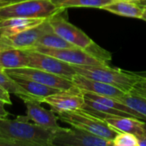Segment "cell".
<instances>
[{"mask_svg": "<svg viewBox=\"0 0 146 146\" xmlns=\"http://www.w3.org/2000/svg\"><path fill=\"white\" fill-rule=\"evenodd\" d=\"M55 131L30 123L26 116L0 118V145L51 146Z\"/></svg>", "mask_w": 146, "mask_h": 146, "instance_id": "obj_1", "label": "cell"}, {"mask_svg": "<svg viewBox=\"0 0 146 146\" xmlns=\"http://www.w3.org/2000/svg\"><path fill=\"white\" fill-rule=\"evenodd\" d=\"M77 74L114 86L126 93L133 91L140 77L133 72H126L109 65H73Z\"/></svg>", "mask_w": 146, "mask_h": 146, "instance_id": "obj_2", "label": "cell"}, {"mask_svg": "<svg viewBox=\"0 0 146 146\" xmlns=\"http://www.w3.org/2000/svg\"><path fill=\"white\" fill-rule=\"evenodd\" d=\"M61 10L52 0H23L0 5V21L14 17L48 19Z\"/></svg>", "mask_w": 146, "mask_h": 146, "instance_id": "obj_3", "label": "cell"}, {"mask_svg": "<svg viewBox=\"0 0 146 146\" xmlns=\"http://www.w3.org/2000/svg\"><path fill=\"white\" fill-rule=\"evenodd\" d=\"M56 115L58 120H61L71 127L85 130L111 141L118 133L116 130L112 128L103 119L97 117L84 110L65 111Z\"/></svg>", "mask_w": 146, "mask_h": 146, "instance_id": "obj_4", "label": "cell"}, {"mask_svg": "<svg viewBox=\"0 0 146 146\" xmlns=\"http://www.w3.org/2000/svg\"><path fill=\"white\" fill-rule=\"evenodd\" d=\"M112 141L74 127L56 129L51 146H111Z\"/></svg>", "mask_w": 146, "mask_h": 146, "instance_id": "obj_5", "label": "cell"}, {"mask_svg": "<svg viewBox=\"0 0 146 146\" xmlns=\"http://www.w3.org/2000/svg\"><path fill=\"white\" fill-rule=\"evenodd\" d=\"M64 10L65 9L61 10L48 18L53 31L73 45L84 50L87 49L94 41L81 29L70 23L67 18L62 15Z\"/></svg>", "mask_w": 146, "mask_h": 146, "instance_id": "obj_6", "label": "cell"}, {"mask_svg": "<svg viewBox=\"0 0 146 146\" xmlns=\"http://www.w3.org/2000/svg\"><path fill=\"white\" fill-rule=\"evenodd\" d=\"M26 51L29 58L28 67L38 68L69 80H72L77 74L73 65L56 57L34 50H26Z\"/></svg>", "mask_w": 146, "mask_h": 146, "instance_id": "obj_7", "label": "cell"}, {"mask_svg": "<svg viewBox=\"0 0 146 146\" xmlns=\"http://www.w3.org/2000/svg\"><path fill=\"white\" fill-rule=\"evenodd\" d=\"M4 71L11 76L27 78L60 91L69 90L74 87L72 80L35 68L25 67V68H19L5 69Z\"/></svg>", "mask_w": 146, "mask_h": 146, "instance_id": "obj_8", "label": "cell"}, {"mask_svg": "<svg viewBox=\"0 0 146 146\" xmlns=\"http://www.w3.org/2000/svg\"><path fill=\"white\" fill-rule=\"evenodd\" d=\"M44 103L47 104L56 114H58L65 111L83 110L85 97L82 91L74 86L69 90L60 91L45 98Z\"/></svg>", "mask_w": 146, "mask_h": 146, "instance_id": "obj_9", "label": "cell"}, {"mask_svg": "<svg viewBox=\"0 0 146 146\" xmlns=\"http://www.w3.org/2000/svg\"><path fill=\"white\" fill-rule=\"evenodd\" d=\"M29 50H34L52 56L71 65H106L94 58L86 50L79 47L54 49L37 44Z\"/></svg>", "mask_w": 146, "mask_h": 146, "instance_id": "obj_10", "label": "cell"}, {"mask_svg": "<svg viewBox=\"0 0 146 146\" xmlns=\"http://www.w3.org/2000/svg\"><path fill=\"white\" fill-rule=\"evenodd\" d=\"M92 115L103 119L112 128L117 132L129 133L136 135L138 138L144 136L146 133V122L143 120L138 119L133 116H122V115H105L98 111L84 110Z\"/></svg>", "mask_w": 146, "mask_h": 146, "instance_id": "obj_11", "label": "cell"}, {"mask_svg": "<svg viewBox=\"0 0 146 146\" xmlns=\"http://www.w3.org/2000/svg\"><path fill=\"white\" fill-rule=\"evenodd\" d=\"M51 28L52 27L48 19H46L42 23L35 27L20 32L16 34L3 38L9 48L29 50L34 47L41 36Z\"/></svg>", "mask_w": 146, "mask_h": 146, "instance_id": "obj_12", "label": "cell"}, {"mask_svg": "<svg viewBox=\"0 0 146 146\" xmlns=\"http://www.w3.org/2000/svg\"><path fill=\"white\" fill-rule=\"evenodd\" d=\"M27 107V116L28 121L33 123L51 129H57L60 127L57 121V115L51 110H48L40 105V102L36 99H25L23 100Z\"/></svg>", "mask_w": 146, "mask_h": 146, "instance_id": "obj_13", "label": "cell"}, {"mask_svg": "<svg viewBox=\"0 0 146 146\" xmlns=\"http://www.w3.org/2000/svg\"><path fill=\"white\" fill-rule=\"evenodd\" d=\"M72 82L76 87H78L82 92H90L98 95L118 98L126 93L114 86L90 78H86L79 74H76L72 78Z\"/></svg>", "mask_w": 146, "mask_h": 146, "instance_id": "obj_14", "label": "cell"}, {"mask_svg": "<svg viewBox=\"0 0 146 146\" xmlns=\"http://www.w3.org/2000/svg\"><path fill=\"white\" fill-rule=\"evenodd\" d=\"M44 18L14 17L0 21V37H9L42 23Z\"/></svg>", "mask_w": 146, "mask_h": 146, "instance_id": "obj_15", "label": "cell"}, {"mask_svg": "<svg viewBox=\"0 0 146 146\" xmlns=\"http://www.w3.org/2000/svg\"><path fill=\"white\" fill-rule=\"evenodd\" d=\"M0 65L4 70L28 67V55L26 50L22 49H2L0 50Z\"/></svg>", "mask_w": 146, "mask_h": 146, "instance_id": "obj_16", "label": "cell"}, {"mask_svg": "<svg viewBox=\"0 0 146 146\" xmlns=\"http://www.w3.org/2000/svg\"><path fill=\"white\" fill-rule=\"evenodd\" d=\"M102 9L121 16L140 19L144 10V7L139 5L137 2L113 0L111 3L103 7Z\"/></svg>", "mask_w": 146, "mask_h": 146, "instance_id": "obj_17", "label": "cell"}, {"mask_svg": "<svg viewBox=\"0 0 146 146\" xmlns=\"http://www.w3.org/2000/svg\"><path fill=\"white\" fill-rule=\"evenodd\" d=\"M11 77L14 78L15 81L22 88H24L29 94L35 97L40 103H44V99L45 98L60 92V90L43 85L39 82H37L35 80L27 78H23L19 76H11Z\"/></svg>", "mask_w": 146, "mask_h": 146, "instance_id": "obj_18", "label": "cell"}, {"mask_svg": "<svg viewBox=\"0 0 146 146\" xmlns=\"http://www.w3.org/2000/svg\"><path fill=\"white\" fill-rule=\"evenodd\" d=\"M84 94V97L86 98L101 103L103 104H105L109 107H111L113 109H115L117 110H121L123 111L125 113H127V115L136 117L138 119L140 120H145V118L141 115L139 113H138L137 111L133 110V109H131L130 107H128L127 104H125L124 103H122L121 101H120L119 99H117L116 98H112V97H108V96H102V95H98L90 92H82Z\"/></svg>", "mask_w": 146, "mask_h": 146, "instance_id": "obj_19", "label": "cell"}, {"mask_svg": "<svg viewBox=\"0 0 146 146\" xmlns=\"http://www.w3.org/2000/svg\"><path fill=\"white\" fill-rule=\"evenodd\" d=\"M0 87L9 93H13L19 97L21 100L36 99L35 97L29 94L24 88H22L14 78L8 74L4 70H0Z\"/></svg>", "mask_w": 146, "mask_h": 146, "instance_id": "obj_20", "label": "cell"}, {"mask_svg": "<svg viewBox=\"0 0 146 146\" xmlns=\"http://www.w3.org/2000/svg\"><path fill=\"white\" fill-rule=\"evenodd\" d=\"M113 0H52V2L61 9L68 8H99L102 9Z\"/></svg>", "mask_w": 146, "mask_h": 146, "instance_id": "obj_21", "label": "cell"}, {"mask_svg": "<svg viewBox=\"0 0 146 146\" xmlns=\"http://www.w3.org/2000/svg\"><path fill=\"white\" fill-rule=\"evenodd\" d=\"M37 44L45 46L48 48H54V49H64V48H72L76 47L72 44L68 43L58 34H56L53 29H50L45 33H44L41 38L38 39ZM36 44V45H37Z\"/></svg>", "mask_w": 146, "mask_h": 146, "instance_id": "obj_22", "label": "cell"}, {"mask_svg": "<svg viewBox=\"0 0 146 146\" xmlns=\"http://www.w3.org/2000/svg\"><path fill=\"white\" fill-rule=\"evenodd\" d=\"M117 99L127 104L133 110L139 113L146 120V97L137 92H132L130 93H125Z\"/></svg>", "mask_w": 146, "mask_h": 146, "instance_id": "obj_23", "label": "cell"}, {"mask_svg": "<svg viewBox=\"0 0 146 146\" xmlns=\"http://www.w3.org/2000/svg\"><path fill=\"white\" fill-rule=\"evenodd\" d=\"M113 146H139V138L132 133L118 132L112 140Z\"/></svg>", "mask_w": 146, "mask_h": 146, "instance_id": "obj_24", "label": "cell"}, {"mask_svg": "<svg viewBox=\"0 0 146 146\" xmlns=\"http://www.w3.org/2000/svg\"><path fill=\"white\" fill-rule=\"evenodd\" d=\"M86 50L90 55H92L94 58L98 59V61H100L101 62L106 65H109L108 62L111 60V57H112L110 52H108L107 50H105L104 49L98 45L95 42L92 44L87 49H86Z\"/></svg>", "mask_w": 146, "mask_h": 146, "instance_id": "obj_25", "label": "cell"}, {"mask_svg": "<svg viewBox=\"0 0 146 146\" xmlns=\"http://www.w3.org/2000/svg\"><path fill=\"white\" fill-rule=\"evenodd\" d=\"M0 99L4 101L6 104H9L10 105L12 104L10 97H9V92H8L7 91L3 90L1 87H0Z\"/></svg>", "mask_w": 146, "mask_h": 146, "instance_id": "obj_26", "label": "cell"}, {"mask_svg": "<svg viewBox=\"0 0 146 146\" xmlns=\"http://www.w3.org/2000/svg\"><path fill=\"white\" fill-rule=\"evenodd\" d=\"M133 91H139V92H146V79H140L139 83L135 86Z\"/></svg>", "mask_w": 146, "mask_h": 146, "instance_id": "obj_27", "label": "cell"}, {"mask_svg": "<svg viewBox=\"0 0 146 146\" xmlns=\"http://www.w3.org/2000/svg\"><path fill=\"white\" fill-rule=\"evenodd\" d=\"M5 104H6L5 102L0 99V118H6L9 115L8 111L4 109Z\"/></svg>", "mask_w": 146, "mask_h": 146, "instance_id": "obj_28", "label": "cell"}, {"mask_svg": "<svg viewBox=\"0 0 146 146\" xmlns=\"http://www.w3.org/2000/svg\"><path fill=\"white\" fill-rule=\"evenodd\" d=\"M139 146H146V133L144 136L139 138Z\"/></svg>", "mask_w": 146, "mask_h": 146, "instance_id": "obj_29", "label": "cell"}, {"mask_svg": "<svg viewBox=\"0 0 146 146\" xmlns=\"http://www.w3.org/2000/svg\"><path fill=\"white\" fill-rule=\"evenodd\" d=\"M136 75L142 79H146V71H142V72H133Z\"/></svg>", "mask_w": 146, "mask_h": 146, "instance_id": "obj_30", "label": "cell"}, {"mask_svg": "<svg viewBox=\"0 0 146 146\" xmlns=\"http://www.w3.org/2000/svg\"><path fill=\"white\" fill-rule=\"evenodd\" d=\"M20 1H23V0H3L2 3H0V5L3 4H6V3H15V2H20Z\"/></svg>", "mask_w": 146, "mask_h": 146, "instance_id": "obj_31", "label": "cell"}, {"mask_svg": "<svg viewBox=\"0 0 146 146\" xmlns=\"http://www.w3.org/2000/svg\"><path fill=\"white\" fill-rule=\"evenodd\" d=\"M140 19H142V20L146 21V7H144V10H143V13H142V15H141Z\"/></svg>", "mask_w": 146, "mask_h": 146, "instance_id": "obj_32", "label": "cell"}, {"mask_svg": "<svg viewBox=\"0 0 146 146\" xmlns=\"http://www.w3.org/2000/svg\"><path fill=\"white\" fill-rule=\"evenodd\" d=\"M139 5H141L142 7H146V0H140L139 2H137Z\"/></svg>", "mask_w": 146, "mask_h": 146, "instance_id": "obj_33", "label": "cell"}, {"mask_svg": "<svg viewBox=\"0 0 146 146\" xmlns=\"http://www.w3.org/2000/svg\"><path fill=\"white\" fill-rule=\"evenodd\" d=\"M133 92H137V93H139V94H140V95H143V96L146 97L145 92H139V91H133Z\"/></svg>", "mask_w": 146, "mask_h": 146, "instance_id": "obj_34", "label": "cell"}, {"mask_svg": "<svg viewBox=\"0 0 146 146\" xmlns=\"http://www.w3.org/2000/svg\"><path fill=\"white\" fill-rule=\"evenodd\" d=\"M124 1H131V2H139L140 0H124Z\"/></svg>", "mask_w": 146, "mask_h": 146, "instance_id": "obj_35", "label": "cell"}, {"mask_svg": "<svg viewBox=\"0 0 146 146\" xmlns=\"http://www.w3.org/2000/svg\"><path fill=\"white\" fill-rule=\"evenodd\" d=\"M0 70H4V69H3V68L1 67V65H0Z\"/></svg>", "mask_w": 146, "mask_h": 146, "instance_id": "obj_36", "label": "cell"}, {"mask_svg": "<svg viewBox=\"0 0 146 146\" xmlns=\"http://www.w3.org/2000/svg\"><path fill=\"white\" fill-rule=\"evenodd\" d=\"M2 1H3V0H0V3H2Z\"/></svg>", "mask_w": 146, "mask_h": 146, "instance_id": "obj_37", "label": "cell"}]
</instances>
